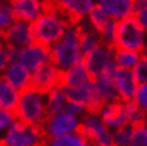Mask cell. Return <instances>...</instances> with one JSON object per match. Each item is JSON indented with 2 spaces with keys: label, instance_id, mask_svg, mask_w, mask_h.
I'll return each instance as SVG.
<instances>
[{
  "label": "cell",
  "instance_id": "41",
  "mask_svg": "<svg viewBox=\"0 0 147 146\" xmlns=\"http://www.w3.org/2000/svg\"><path fill=\"white\" fill-rule=\"evenodd\" d=\"M145 126H146V128H147V120H146V122H145Z\"/></svg>",
  "mask_w": 147,
  "mask_h": 146
},
{
  "label": "cell",
  "instance_id": "34",
  "mask_svg": "<svg viewBox=\"0 0 147 146\" xmlns=\"http://www.w3.org/2000/svg\"><path fill=\"white\" fill-rule=\"evenodd\" d=\"M133 16L138 20V23L141 25V28L147 32V7L144 9V10H141V11L136 12V13H134Z\"/></svg>",
  "mask_w": 147,
  "mask_h": 146
},
{
  "label": "cell",
  "instance_id": "24",
  "mask_svg": "<svg viewBox=\"0 0 147 146\" xmlns=\"http://www.w3.org/2000/svg\"><path fill=\"white\" fill-rule=\"evenodd\" d=\"M141 55H142L141 53L131 52V50L115 49V54H114L115 66L119 68L133 70L139 62V60H140Z\"/></svg>",
  "mask_w": 147,
  "mask_h": 146
},
{
  "label": "cell",
  "instance_id": "30",
  "mask_svg": "<svg viewBox=\"0 0 147 146\" xmlns=\"http://www.w3.org/2000/svg\"><path fill=\"white\" fill-rule=\"evenodd\" d=\"M16 115L14 113L0 109V140L3 139L5 133L9 130V128L16 122Z\"/></svg>",
  "mask_w": 147,
  "mask_h": 146
},
{
  "label": "cell",
  "instance_id": "11",
  "mask_svg": "<svg viewBox=\"0 0 147 146\" xmlns=\"http://www.w3.org/2000/svg\"><path fill=\"white\" fill-rule=\"evenodd\" d=\"M5 46L11 49H23L34 42L32 25L24 20L16 19L14 23L4 34Z\"/></svg>",
  "mask_w": 147,
  "mask_h": 146
},
{
  "label": "cell",
  "instance_id": "38",
  "mask_svg": "<svg viewBox=\"0 0 147 146\" xmlns=\"http://www.w3.org/2000/svg\"><path fill=\"white\" fill-rule=\"evenodd\" d=\"M12 0H0V3H10L11 4Z\"/></svg>",
  "mask_w": 147,
  "mask_h": 146
},
{
  "label": "cell",
  "instance_id": "22",
  "mask_svg": "<svg viewBox=\"0 0 147 146\" xmlns=\"http://www.w3.org/2000/svg\"><path fill=\"white\" fill-rule=\"evenodd\" d=\"M43 146H91L86 137L80 132H73L54 138H46Z\"/></svg>",
  "mask_w": 147,
  "mask_h": 146
},
{
  "label": "cell",
  "instance_id": "14",
  "mask_svg": "<svg viewBox=\"0 0 147 146\" xmlns=\"http://www.w3.org/2000/svg\"><path fill=\"white\" fill-rule=\"evenodd\" d=\"M113 77L117 93H119V99L123 103L133 101L139 86L133 70L116 67Z\"/></svg>",
  "mask_w": 147,
  "mask_h": 146
},
{
  "label": "cell",
  "instance_id": "4",
  "mask_svg": "<svg viewBox=\"0 0 147 146\" xmlns=\"http://www.w3.org/2000/svg\"><path fill=\"white\" fill-rule=\"evenodd\" d=\"M146 45V31L138 23L134 16L117 20L113 43L115 49L131 50L142 54Z\"/></svg>",
  "mask_w": 147,
  "mask_h": 146
},
{
  "label": "cell",
  "instance_id": "15",
  "mask_svg": "<svg viewBox=\"0 0 147 146\" xmlns=\"http://www.w3.org/2000/svg\"><path fill=\"white\" fill-rule=\"evenodd\" d=\"M11 6L16 19L31 24L46 11L45 0H12Z\"/></svg>",
  "mask_w": 147,
  "mask_h": 146
},
{
  "label": "cell",
  "instance_id": "18",
  "mask_svg": "<svg viewBox=\"0 0 147 146\" xmlns=\"http://www.w3.org/2000/svg\"><path fill=\"white\" fill-rule=\"evenodd\" d=\"M115 71V70H114ZM114 71L107 72L93 79L94 89L102 102V104H110L119 102V93L114 83Z\"/></svg>",
  "mask_w": 147,
  "mask_h": 146
},
{
  "label": "cell",
  "instance_id": "2",
  "mask_svg": "<svg viewBox=\"0 0 147 146\" xmlns=\"http://www.w3.org/2000/svg\"><path fill=\"white\" fill-rule=\"evenodd\" d=\"M82 30L79 25H71L63 34L60 41H57L50 49V62L65 72L83 60L84 53L80 47Z\"/></svg>",
  "mask_w": 147,
  "mask_h": 146
},
{
  "label": "cell",
  "instance_id": "16",
  "mask_svg": "<svg viewBox=\"0 0 147 146\" xmlns=\"http://www.w3.org/2000/svg\"><path fill=\"white\" fill-rule=\"evenodd\" d=\"M97 113L111 132L124 125H128L124 114V105L121 101L110 104H103Z\"/></svg>",
  "mask_w": 147,
  "mask_h": 146
},
{
  "label": "cell",
  "instance_id": "33",
  "mask_svg": "<svg viewBox=\"0 0 147 146\" xmlns=\"http://www.w3.org/2000/svg\"><path fill=\"white\" fill-rule=\"evenodd\" d=\"M133 102L147 114V84H139Z\"/></svg>",
  "mask_w": 147,
  "mask_h": 146
},
{
  "label": "cell",
  "instance_id": "23",
  "mask_svg": "<svg viewBox=\"0 0 147 146\" xmlns=\"http://www.w3.org/2000/svg\"><path fill=\"white\" fill-rule=\"evenodd\" d=\"M47 97V109L48 114H56L66 109V105L68 103L67 96H66L65 89L62 86H57L55 89L50 90L46 93Z\"/></svg>",
  "mask_w": 147,
  "mask_h": 146
},
{
  "label": "cell",
  "instance_id": "1",
  "mask_svg": "<svg viewBox=\"0 0 147 146\" xmlns=\"http://www.w3.org/2000/svg\"><path fill=\"white\" fill-rule=\"evenodd\" d=\"M45 6L46 11L37 20L31 24L32 35L34 42L50 48L57 41L61 40L71 24L56 7L54 0H45Z\"/></svg>",
  "mask_w": 147,
  "mask_h": 146
},
{
  "label": "cell",
  "instance_id": "5",
  "mask_svg": "<svg viewBox=\"0 0 147 146\" xmlns=\"http://www.w3.org/2000/svg\"><path fill=\"white\" fill-rule=\"evenodd\" d=\"M45 141L46 135L41 127L16 120L0 140V146H43Z\"/></svg>",
  "mask_w": 147,
  "mask_h": 146
},
{
  "label": "cell",
  "instance_id": "25",
  "mask_svg": "<svg viewBox=\"0 0 147 146\" xmlns=\"http://www.w3.org/2000/svg\"><path fill=\"white\" fill-rule=\"evenodd\" d=\"M123 105H124V114H126V120L128 125H130L131 127L145 125L147 120V114L140 107H138L133 101L126 102V103H123Z\"/></svg>",
  "mask_w": 147,
  "mask_h": 146
},
{
  "label": "cell",
  "instance_id": "29",
  "mask_svg": "<svg viewBox=\"0 0 147 146\" xmlns=\"http://www.w3.org/2000/svg\"><path fill=\"white\" fill-rule=\"evenodd\" d=\"M129 146H147V128L145 125L133 127Z\"/></svg>",
  "mask_w": 147,
  "mask_h": 146
},
{
  "label": "cell",
  "instance_id": "17",
  "mask_svg": "<svg viewBox=\"0 0 147 146\" xmlns=\"http://www.w3.org/2000/svg\"><path fill=\"white\" fill-rule=\"evenodd\" d=\"M31 76L32 73L18 61H12L3 73V77L19 92L31 86Z\"/></svg>",
  "mask_w": 147,
  "mask_h": 146
},
{
  "label": "cell",
  "instance_id": "19",
  "mask_svg": "<svg viewBox=\"0 0 147 146\" xmlns=\"http://www.w3.org/2000/svg\"><path fill=\"white\" fill-rule=\"evenodd\" d=\"M91 80L92 78L90 76V73L82 60L73 67H71L69 70L62 72L61 86L66 87V89H72V87L82 86L86 83L91 82Z\"/></svg>",
  "mask_w": 147,
  "mask_h": 146
},
{
  "label": "cell",
  "instance_id": "3",
  "mask_svg": "<svg viewBox=\"0 0 147 146\" xmlns=\"http://www.w3.org/2000/svg\"><path fill=\"white\" fill-rule=\"evenodd\" d=\"M16 119L26 125L41 127L48 118L47 97L34 87H28L20 92L17 108L14 110Z\"/></svg>",
  "mask_w": 147,
  "mask_h": 146
},
{
  "label": "cell",
  "instance_id": "26",
  "mask_svg": "<svg viewBox=\"0 0 147 146\" xmlns=\"http://www.w3.org/2000/svg\"><path fill=\"white\" fill-rule=\"evenodd\" d=\"M87 19L90 20V23H91V25H92V28L94 29V30H96L97 32H99L113 18L103 10L99 5L96 4L94 7L92 9V11L90 12V14L87 16Z\"/></svg>",
  "mask_w": 147,
  "mask_h": 146
},
{
  "label": "cell",
  "instance_id": "13",
  "mask_svg": "<svg viewBox=\"0 0 147 146\" xmlns=\"http://www.w3.org/2000/svg\"><path fill=\"white\" fill-rule=\"evenodd\" d=\"M61 80L62 72L57 70L51 62H48L32 73L31 87L43 93H47L55 87L61 86Z\"/></svg>",
  "mask_w": 147,
  "mask_h": 146
},
{
  "label": "cell",
  "instance_id": "40",
  "mask_svg": "<svg viewBox=\"0 0 147 146\" xmlns=\"http://www.w3.org/2000/svg\"><path fill=\"white\" fill-rule=\"evenodd\" d=\"M129 1H131V3H135V1H136V0H129Z\"/></svg>",
  "mask_w": 147,
  "mask_h": 146
},
{
  "label": "cell",
  "instance_id": "37",
  "mask_svg": "<svg viewBox=\"0 0 147 146\" xmlns=\"http://www.w3.org/2000/svg\"><path fill=\"white\" fill-rule=\"evenodd\" d=\"M142 55L147 57V45H146V47H145V49H144V52H142Z\"/></svg>",
  "mask_w": 147,
  "mask_h": 146
},
{
  "label": "cell",
  "instance_id": "28",
  "mask_svg": "<svg viewBox=\"0 0 147 146\" xmlns=\"http://www.w3.org/2000/svg\"><path fill=\"white\" fill-rule=\"evenodd\" d=\"M16 17L10 3H0V34L4 35L14 23Z\"/></svg>",
  "mask_w": 147,
  "mask_h": 146
},
{
  "label": "cell",
  "instance_id": "35",
  "mask_svg": "<svg viewBox=\"0 0 147 146\" xmlns=\"http://www.w3.org/2000/svg\"><path fill=\"white\" fill-rule=\"evenodd\" d=\"M147 7V0H136L135 3H133V14L141 11Z\"/></svg>",
  "mask_w": 147,
  "mask_h": 146
},
{
  "label": "cell",
  "instance_id": "21",
  "mask_svg": "<svg viewBox=\"0 0 147 146\" xmlns=\"http://www.w3.org/2000/svg\"><path fill=\"white\" fill-rule=\"evenodd\" d=\"M20 92L0 76V109L14 113L19 101Z\"/></svg>",
  "mask_w": 147,
  "mask_h": 146
},
{
  "label": "cell",
  "instance_id": "8",
  "mask_svg": "<svg viewBox=\"0 0 147 146\" xmlns=\"http://www.w3.org/2000/svg\"><path fill=\"white\" fill-rule=\"evenodd\" d=\"M80 132L86 137L91 146L111 144V130L105 126L97 112H87L83 116Z\"/></svg>",
  "mask_w": 147,
  "mask_h": 146
},
{
  "label": "cell",
  "instance_id": "10",
  "mask_svg": "<svg viewBox=\"0 0 147 146\" xmlns=\"http://www.w3.org/2000/svg\"><path fill=\"white\" fill-rule=\"evenodd\" d=\"M63 89L68 102H73L84 107L86 112H98L99 108L103 105L94 89L93 80L78 87H72V89L63 87Z\"/></svg>",
  "mask_w": 147,
  "mask_h": 146
},
{
  "label": "cell",
  "instance_id": "32",
  "mask_svg": "<svg viewBox=\"0 0 147 146\" xmlns=\"http://www.w3.org/2000/svg\"><path fill=\"white\" fill-rule=\"evenodd\" d=\"M134 76L139 84H147V57L141 55L140 60L133 68Z\"/></svg>",
  "mask_w": 147,
  "mask_h": 146
},
{
  "label": "cell",
  "instance_id": "36",
  "mask_svg": "<svg viewBox=\"0 0 147 146\" xmlns=\"http://www.w3.org/2000/svg\"><path fill=\"white\" fill-rule=\"evenodd\" d=\"M5 47V40H4V35L0 34V49Z\"/></svg>",
  "mask_w": 147,
  "mask_h": 146
},
{
  "label": "cell",
  "instance_id": "20",
  "mask_svg": "<svg viewBox=\"0 0 147 146\" xmlns=\"http://www.w3.org/2000/svg\"><path fill=\"white\" fill-rule=\"evenodd\" d=\"M96 4L115 20L133 16V3L129 0H96Z\"/></svg>",
  "mask_w": 147,
  "mask_h": 146
},
{
  "label": "cell",
  "instance_id": "9",
  "mask_svg": "<svg viewBox=\"0 0 147 146\" xmlns=\"http://www.w3.org/2000/svg\"><path fill=\"white\" fill-rule=\"evenodd\" d=\"M16 61L23 65L28 71L34 73L40 67L50 62V49L40 43L32 42L25 48L17 50Z\"/></svg>",
  "mask_w": 147,
  "mask_h": 146
},
{
  "label": "cell",
  "instance_id": "31",
  "mask_svg": "<svg viewBox=\"0 0 147 146\" xmlns=\"http://www.w3.org/2000/svg\"><path fill=\"white\" fill-rule=\"evenodd\" d=\"M16 55H17L16 49H11L6 46L0 49V76H3L4 71L12 61H16Z\"/></svg>",
  "mask_w": 147,
  "mask_h": 146
},
{
  "label": "cell",
  "instance_id": "7",
  "mask_svg": "<svg viewBox=\"0 0 147 146\" xmlns=\"http://www.w3.org/2000/svg\"><path fill=\"white\" fill-rule=\"evenodd\" d=\"M82 118L71 114L67 110L48 115L47 120L41 126L46 138H54L80 130Z\"/></svg>",
  "mask_w": 147,
  "mask_h": 146
},
{
  "label": "cell",
  "instance_id": "6",
  "mask_svg": "<svg viewBox=\"0 0 147 146\" xmlns=\"http://www.w3.org/2000/svg\"><path fill=\"white\" fill-rule=\"evenodd\" d=\"M115 48L113 46L102 43L91 52L84 54L83 62L89 71L92 80L107 72L114 71L116 68L114 61Z\"/></svg>",
  "mask_w": 147,
  "mask_h": 146
},
{
  "label": "cell",
  "instance_id": "39",
  "mask_svg": "<svg viewBox=\"0 0 147 146\" xmlns=\"http://www.w3.org/2000/svg\"><path fill=\"white\" fill-rule=\"evenodd\" d=\"M103 146H114V145H111V144H109V145H103Z\"/></svg>",
  "mask_w": 147,
  "mask_h": 146
},
{
  "label": "cell",
  "instance_id": "27",
  "mask_svg": "<svg viewBox=\"0 0 147 146\" xmlns=\"http://www.w3.org/2000/svg\"><path fill=\"white\" fill-rule=\"evenodd\" d=\"M133 127L130 125H124L111 132V145L114 146H129Z\"/></svg>",
  "mask_w": 147,
  "mask_h": 146
},
{
  "label": "cell",
  "instance_id": "12",
  "mask_svg": "<svg viewBox=\"0 0 147 146\" xmlns=\"http://www.w3.org/2000/svg\"><path fill=\"white\" fill-rule=\"evenodd\" d=\"M60 12L67 18L71 25H77L86 18L96 5V0H54Z\"/></svg>",
  "mask_w": 147,
  "mask_h": 146
}]
</instances>
